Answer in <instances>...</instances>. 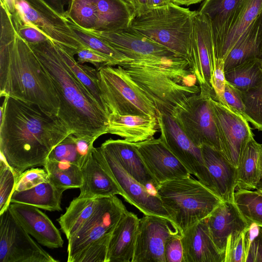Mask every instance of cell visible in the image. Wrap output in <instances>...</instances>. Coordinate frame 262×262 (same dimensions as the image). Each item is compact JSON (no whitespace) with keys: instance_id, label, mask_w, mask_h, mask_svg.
I'll return each mask as SVG.
<instances>
[{"instance_id":"cell-28","label":"cell","mask_w":262,"mask_h":262,"mask_svg":"<svg viewBox=\"0 0 262 262\" xmlns=\"http://www.w3.org/2000/svg\"><path fill=\"white\" fill-rule=\"evenodd\" d=\"M139 218L127 210L112 234L107 262H132Z\"/></svg>"},{"instance_id":"cell-55","label":"cell","mask_w":262,"mask_h":262,"mask_svg":"<svg viewBox=\"0 0 262 262\" xmlns=\"http://www.w3.org/2000/svg\"><path fill=\"white\" fill-rule=\"evenodd\" d=\"M132 9L135 15L137 11V3L136 0H124Z\"/></svg>"},{"instance_id":"cell-56","label":"cell","mask_w":262,"mask_h":262,"mask_svg":"<svg viewBox=\"0 0 262 262\" xmlns=\"http://www.w3.org/2000/svg\"><path fill=\"white\" fill-rule=\"evenodd\" d=\"M256 190L262 194V180L258 183Z\"/></svg>"},{"instance_id":"cell-41","label":"cell","mask_w":262,"mask_h":262,"mask_svg":"<svg viewBox=\"0 0 262 262\" xmlns=\"http://www.w3.org/2000/svg\"><path fill=\"white\" fill-rule=\"evenodd\" d=\"M17 178L14 171L1 156L0 159V214L6 210L15 190Z\"/></svg>"},{"instance_id":"cell-30","label":"cell","mask_w":262,"mask_h":262,"mask_svg":"<svg viewBox=\"0 0 262 262\" xmlns=\"http://www.w3.org/2000/svg\"><path fill=\"white\" fill-rule=\"evenodd\" d=\"M261 180L262 145L253 137L247 144L236 168V188L256 189Z\"/></svg>"},{"instance_id":"cell-22","label":"cell","mask_w":262,"mask_h":262,"mask_svg":"<svg viewBox=\"0 0 262 262\" xmlns=\"http://www.w3.org/2000/svg\"><path fill=\"white\" fill-rule=\"evenodd\" d=\"M206 220L214 244L224 256L229 235L236 232L247 231L251 225L234 201L222 202Z\"/></svg>"},{"instance_id":"cell-9","label":"cell","mask_w":262,"mask_h":262,"mask_svg":"<svg viewBox=\"0 0 262 262\" xmlns=\"http://www.w3.org/2000/svg\"><path fill=\"white\" fill-rule=\"evenodd\" d=\"M134 15L124 0H70L64 13L80 28L100 32L129 27Z\"/></svg>"},{"instance_id":"cell-4","label":"cell","mask_w":262,"mask_h":262,"mask_svg":"<svg viewBox=\"0 0 262 262\" xmlns=\"http://www.w3.org/2000/svg\"><path fill=\"white\" fill-rule=\"evenodd\" d=\"M159 113L172 115L187 98L198 94L197 78L184 56L156 57L120 63Z\"/></svg>"},{"instance_id":"cell-46","label":"cell","mask_w":262,"mask_h":262,"mask_svg":"<svg viewBox=\"0 0 262 262\" xmlns=\"http://www.w3.org/2000/svg\"><path fill=\"white\" fill-rule=\"evenodd\" d=\"M76 55L77 57V61L79 63H90L93 64L97 70L105 66H111V61L107 57L87 47L78 50Z\"/></svg>"},{"instance_id":"cell-20","label":"cell","mask_w":262,"mask_h":262,"mask_svg":"<svg viewBox=\"0 0 262 262\" xmlns=\"http://www.w3.org/2000/svg\"><path fill=\"white\" fill-rule=\"evenodd\" d=\"M9 208L21 227L37 242L48 248H61L63 240L50 219L34 206L13 203Z\"/></svg>"},{"instance_id":"cell-36","label":"cell","mask_w":262,"mask_h":262,"mask_svg":"<svg viewBox=\"0 0 262 262\" xmlns=\"http://www.w3.org/2000/svg\"><path fill=\"white\" fill-rule=\"evenodd\" d=\"M62 59L78 80L85 87L100 105L109 115L104 103L98 85V70L79 63L74 55L57 45Z\"/></svg>"},{"instance_id":"cell-48","label":"cell","mask_w":262,"mask_h":262,"mask_svg":"<svg viewBox=\"0 0 262 262\" xmlns=\"http://www.w3.org/2000/svg\"><path fill=\"white\" fill-rule=\"evenodd\" d=\"M211 83L215 95L214 99L223 103V94L226 83L223 60L216 61L212 71Z\"/></svg>"},{"instance_id":"cell-32","label":"cell","mask_w":262,"mask_h":262,"mask_svg":"<svg viewBox=\"0 0 262 262\" xmlns=\"http://www.w3.org/2000/svg\"><path fill=\"white\" fill-rule=\"evenodd\" d=\"M98 198L78 196L74 199L57 221L67 239L73 235L92 216L96 209Z\"/></svg>"},{"instance_id":"cell-3","label":"cell","mask_w":262,"mask_h":262,"mask_svg":"<svg viewBox=\"0 0 262 262\" xmlns=\"http://www.w3.org/2000/svg\"><path fill=\"white\" fill-rule=\"evenodd\" d=\"M29 45L52 79L60 100L57 117L72 135L94 144L108 134V114L64 62L57 44L49 39Z\"/></svg>"},{"instance_id":"cell-51","label":"cell","mask_w":262,"mask_h":262,"mask_svg":"<svg viewBox=\"0 0 262 262\" xmlns=\"http://www.w3.org/2000/svg\"><path fill=\"white\" fill-rule=\"evenodd\" d=\"M170 3V0H148V9L164 6Z\"/></svg>"},{"instance_id":"cell-57","label":"cell","mask_w":262,"mask_h":262,"mask_svg":"<svg viewBox=\"0 0 262 262\" xmlns=\"http://www.w3.org/2000/svg\"><path fill=\"white\" fill-rule=\"evenodd\" d=\"M260 59L262 60V53H261V55Z\"/></svg>"},{"instance_id":"cell-27","label":"cell","mask_w":262,"mask_h":262,"mask_svg":"<svg viewBox=\"0 0 262 262\" xmlns=\"http://www.w3.org/2000/svg\"><path fill=\"white\" fill-rule=\"evenodd\" d=\"M110 153L123 169L143 186L155 188L158 183L152 177L131 142L124 139L105 140L100 146Z\"/></svg>"},{"instance_id":"cell-7","label":"cell","mask_w":262,"mask_h":262,"mask_svg":"<svg viewBox=\"0 0 262 262\" xmlns=\"http://www.w3.org/2000/svg\"><path fill=\"white\" fill-rule=\"evenodd\" d=\"M196 13L170 3L135 14L130 27L187 58Z\"/></svg>"},{"instance_id":"cell-23","label":"cell","mask_w":262,"mask_h":262,"mask_svg":"<svg viewBox=\"0 0 262 262\" xmlns=\"http://www.w3.org/2000/svg\"><path fill=\"white\" fill-rule=\"evenodd\" d=\"M180 234L183 262H224L225 256L214 244L206 219Z\"/></svg>"},{"instance_id":"cell-49","label":"cell","mask_w":262,"mask_h":262,"mask_svg":"<svg viewBox=\"0 0 262 262\" xmlns=\"http://www.w3.org/2000/svg\"><path fill=\"white\" fill-rule=\"evenodd\" d=\"M224 103L244 116V105L238 90L226 81L223 94Z\"/></svg>"},{"instance_id":"cell-43","label":"cell","mask_w":262,"mask_h":262,"mask_svg":"<svg viewBox=\"0 0 262 262\" xmlns=\"http://www.w3.org/2000/svg\"><path fill=\"white\" fill-rule=\"evenodd\" d=\"M245 237L246 262H262V227L251 224Z\"/></svg>"},{"instance_id":"cell-45","label":"cell","mask_w":262,"mask_h":262,"mask_svg":"<svg viewBox=\"0 0 262 262\" xmlns=\"http://www.w3.org/2000/svg\"><path fill=\"white\" fill-rule=\"evenodd\" d=\"M13 21L18 34L29 45L37 44L50 39L46 35L35 27L13 19Z\"/></svg>"},{"instance_id":"cell-52","label":"cell","mask_w":262,"mask_h":262,"mask_svg":"<svg viewBox=\"0 0 262 262\" xmlns=\"http://www.w3.org/2000/svg\"><path fill=\"white\" fill-rule=\"evenodd\" d=\"M136 1L137 3V11L136 14L148 9V0Z\"/></svg>"},{"instance_id":"cell-25","label":"cell","mask_w":262,"mask_h":262,"mask_svg":"<svg viewBox=\"0 0 262 262\" xmlns=\"http://www.w3.org/2000/svg\"><path fill=\"white\" fill-rule=\"evenodd\" d=\"M92 148L85 162L81 168L83 182L79 188L80 194L78 196L94 199L121 195L118 185L94 156Z\"/></svg>"},{"instance_id":"cell-15","label":"cell","mask_w":262,"mask_h":262,"mask_svg":"<svg viewBox=\"0 0 262 262\" xmlns=\"http://www.w3.org/2000/svg\"><path fill=\"white\" fill-rule=\"evenodd\" d=\"M160 138L190 174L212 190L211 182L201 148L196 146L183 132L172 117L159 113L157 116Z\"/></svg>"},{"instance_id":"cell-5","label":"cell","mask_w":262,"mask_h":262,"mask_svg":"<svg viewBox=\"0 0 262 262\" xmlns=\"http://www.w3.org/2000/svg\"><path fill=\"white\" fill-rule=\"evenodd\" d=\"M116 195L98 198L92 216L68 241V262H107L113 232L127 211Z\"/></svg>"},{"instance_id":"cell-53","label":"cell","mask_w":262,"mask_h":262,"mask_svg":"<svg viewBox=\"0 0 262 262\" xmlns=\"http://www.w3.org/2000/svg\"><path fill=\"white\" fill-rule=\"evenodd\" d=\"M171 3H173L178 5H185L189 6L193 4H195L202 2L204 0H170Z\"/></svg>"},{"instance_id":"cell-29","label":"cell","mask_w":262,"mask_h":262,"mask_svg":"<svg viewBox=\"0 0 262 262\" xmlns=\"http://www.w3.org/2000/svg\"><path fill=\"white\" fill-rule=\"evenodd\" d=\"M261 53L262 13L244 33L224 59V72L247 60L260 58Z\"/></svg>"},{"instance_id":"cell-13","label":"cell","mask_w":262,"mask_h":262,"mask_svg":"<svg viewBox=\"0 0 262 262\" xmlns=\"http://www.w3.org/2000/svg\"><path fill=\"white\" fill-rule=\"evenodd\" d=\"M209 102L222 153L237 168L247 144L254 137L249 122L241 114L211 96Z\"/></svg>"},{"instance_id":"cell-17","label":"cell","mask_w":262,"mask_h":262,"mask_svg":"<svg viewBox=\"0 0 262 262\" xmlns=\"http://www.w3.org/2000/svg\"><path fill=\"white\" fill-rule=\"evenodd\" d=\"M179 233L167 219L144 215L139 219L132 262H166V242Z\"/></svg>"},{"instance_id":"cell-39","label":"cell","mask_w":262,"mask_h":262,"mask_svg":"<svg viewBox=\"0 0 262 262\" xmlns=\"http://www.w3.org/2000/svg\"><path fill=\"white\" fill-rule=\"evenodd\" d=\"M244 105V116L255 129L262 131V85L247 92H239Z\"/></svg>"},{"instance_id":"cell-18","label":"cell","mask_w":262,"mask_h":262,"mask_svg":"<svg viewBox=\"0 0 262 262\" xmlns=\"http://www.w3.org/2000/svg\"><path fill=\"white\" fill-rule=\"evenodd\" d=\"M87 31L103 39L128 60L183 56L140 33L130 26L113 32Z\"/></svg>"},{"instance_id":"cell-34","label":"cell","mask_w":262,"mask_h":262,"mask_svg":"<svg viewBox=\"0 0 262 262\" xmlns=\"http://www.w3.org/2000/svg\"><path fill=\"white\" fill-rule=\"evenodd\" d=\"M262 13V0H248L223 43L219 60H224L244 33Z\"/></svg>"},{"instance_id":"cell-12","label":"cell","mask_w":262,"mask_h":262,"mask_svg":"<svg viewBox=\"0 0 262 262\" xmlns=\"http://www.w3.org/2000/svg\"><path fill=\"white\" fill-rule=\"evenodd\" d=\"M92 152L118 185L121 196L127 202L134 206L144 215L165 218L175 226L173 219L156 194L150 192L147 187L132 177L105 149L101 146H93Z\"/></svg>"},{"instance_id":"cell-19","label":"cell","mask_w":262,"mask_h":262,"mask_svg":"<svg viewBox=\"0 0 262 262\" xmlns=\"http://www.w3.org/2000/svg\"><path fill=\"white\" fill-rule=\"evenodd\" d=\"M132 143L158 185L190 176L188 170L160 137Z\"/></svg>"},{"instance_id":"cell-8","label":"cell","mask_w":262,"mask_h":262,"mask_svg":"<svg viewBox=\"0 0 262 262\" xmlns=\"http://www.w3.org/2000/svg\"><path fill=\"white\" fill-rule=\"evenodd\" d=\"M101 97L109 114L157 117L159 113L149 99L120 66L98 70Z\"/></svg>"},{"instance_id":"cell-11","label":"cell","mask_w":262,"mask_h":262,"mask_svg":"<svg viewBox=\"0 0 262 262\" xmlns=\"http://www.w3.org/2000/svg\"><path fill=\"white\" fill-rule=\"evenodd\" d=\"M210 93L201 90L199 94L187 98L177 106L171 116L196 146L201 148L207 145L222 153L210 105Z\"/></svg>"},{"instance_id":"cell-47","label":"cell","mask_w":262,"mask_h":262,"mask_svg":"<svg viewBox=\"0 0 262 262\" xmlns=\"http://www.w3.org/2000/svg\"><path fill=\"white\" fill-rule=\"evenodd\" d=\"M166 262H183V248L180 233L168 239L165 245Z\"/></svg>"},{"instance_id":"cell-10","label":"cell","mask_w":262,"mask_h":262,"mask_svg":"<svg viewBox=\"0 0 262 262\" xmlns=\"http://www.w3.org/2000/svg\"><path fill=\"white\" fill-rule=\"evenodd\" d=\"M14 20L35 27L73 55L86 47L73 31L68 19L46 0H15Z\"/></svg>"},{"instance_id":"cell-26","label":"cell","mask_w":262,"mask_h":262,"mask_svg":"<svg viewBox=\"0 0 262 262\" xmlns=\"http://www.w3.org/2000/svg\"><path fill=\"white\" fill-rule=\"evenodd\" d=\"M107 133L136 143L153 138L159 131L157 117L110 114Z\"/></svg>"},{"instance_id":"cell-50","label":"cell","mask_w":262,"mask_h":262,"mask_svg":"<svg viewBox=\"0 0 262 262\" xmlns=\"http://www.w3.org/2000/svg\"><path fill=\"white\" fill-rule=\"evenodd\" d=\"M58 12L64 15L65 10L64 6L68 4L70 0H46Z\"/></svg>"},{"instance_id":"cell-42","label":"cell","mask_w":262,"mask_h":262,"mask_svg":"<svg viewBox=\"0 0 262 262\" xmlns=\"http://www.w3.org/2000/svg\"><path fill=\"white\" fill-rule=\"evenodd\" d=\"M246 232H236L228 237L224 262H246Z\"/></svg>"},{"instance_id":"cell-6","label":"cell","mask_w":262,"mask_h":262,"mask_svg":"<svg viewBox=\"0 0 262 262\" xmlns=\"http://www.w3.org/2000/svg\"><path fill=\"white\" fill-rule=\"evenodd\" d=\"M155 190L180 233L207 218L224 202L191 176L159 184Z\"/></svg>"},{"instance_id":"cell-58","label":"cell","mask_w":262,"mask_h":262,"mask_svg":"<svg viewBox=\"0 0 262 262\" xmlns=\"http://www.w3.org/2000/svg\"><path fill=\"white\" fill-rule=\"evenodd\" d=\"M261 145H262V144H261Z\"/></svg>"},{"instance_id":"cell-14","label":"cell","mask_w":262,"mask_h":262,"mask_svg":"<svg viewBox=\"0 0 262 262\" xmlns=\"http://www.w3.org/2000/svg\"><path fill=\"white\" fill-rule=\"evenodd\" d=\"M21 227L9 208L0 214V262H57Z\"/></svg>"},{"instance_id":"cell-35","label":"cell","mask_w":262,"mask_h":262,"mask_svg":"<svg viewBox=\"0 0 262 262\" xmlns=\"http://www.w3.org/2000/svg\"><path fill=\"white\" fill-rule=\"evenodd\" d=\"M43 167L48 173L49 182L57 188L64 190L79 188L82 184L81 169L77 165L47 159Z\"/></svg>"},{"instance_id":"cell-38","label":"cell","mask_w":262,"mask_h":262,"mask_svg":"<svg viewBox=\"0 0 262 262\" xmlns=\"http://www.w3.org/2000/svg\"><path fill=\"white\" fill-rule=\"evenodd\" d=\"M68 22L83 45L107 57L111 61V66H118L122 62L128 60L103 39L80 28L69 19Z\"/></svg>"},{"instance_id":"cell-31","label":"cell","mask_w":262,"mask_h":262,"mask_svg":"<svg viewBox=\"0 0 262 262\" xmlns=\"http://www.w3.org/2000/svg\"><path fill=\"white\" fill-rule=\"evenodd\" d=\"M64 191L49 181L30 189L14 191L10 202L28 204L49 211H60L62 210L61 202Z\"/></svg>"},{"instance_id":"cell-33","label":"cell","mask_w":262,"mask_h":262,"mask_svg":"<svg viewBox=\"0 0 262 262\" xmlns=\"http://www.w3.org/2000/svg\"><path fill=\"white\" fill-rule=\"evenodd\" d=\"M226 81L239 92H247L262 85V60L255 58L225 71Z\"/></svg>"},{"instance_id":"cell-37","label":"cell","mask_w":262,"mask_h":262,"mask_svg":"<svg viewBox=\"0 0 262 262\" xmlns=\"http://www.w3.org/2000/svg\"><path fill=\"white\" fill-rule=\"evenodd\" d=\"M234 202L249 223L262 227V194L257 190L236 188Z\"/></svg>"},{"instance_id":"cell-2","label":"cell","mask_w":262,"mask_h":262,"mask_svg":"<svg viewBox=\"0 0 262 262\" xmlns=\"http://www.w3.org/2000/svg\"><path fill=\"white\" fill-rule=\"evenodd\" d=\"M0 96L35 104L58 116L60 100L52 79L34 52L17 33L12 14L1 2Z\"/></svg>"},{"instance_id":"cell-24","label":"cell","mask_w":262,"mask_h":262,"mask_svg":"<svg viewBox=\"0 0 262 262\" xmlns=\"http://www.w3.org/2000/svg\"><path fill=\"white\" fill-rule=\"evenodd\" d=\"M201 148L212 191L224 202L233 201L236 189V168L220 151L207 145Z\"/></svg>"},{"instance_id":"cell-54","label":"cell","mask_w":262,"mask_h":262,"mask_svg":"<svg viewBox=\"0 0 262 262\" xmlns=\"http://www.w3.org/2000/svg\"><path fill=\"white\" fill-rule=\"evenodd\" d=\"M4 3L10 13L13 15L15 12V0H1Z\"/></svg>"},{"instance_id":"cell-44","label":"cell","mask_w":262,"mask_h":262,"mask_svg":"<svg viewBox=\"0 0 262 262\" xmlns=\"http://www.w3.org/2000/svg\"><path fill=\"white\" fill-rule=\"evenodd\" d=\"M46 169L32 167L22 172L17 179L15 190L21 191L32 188L45 182H49Z\"/></svg>"},{"instance_id":"cell-21","label":"cell","mask_w":262,"mask_h":262,"mask_svg":"<svg viewBox=\"0 0 262 262\" xmlns=\"http://www.w3.org/2000/svg\"><path fill=\"white\" fill-rule=\"evenodd\" d=\"M248 0H204L197 11L208 18L215 61L219 60L224 41Z\"/></svg>"},{"instance_id":"cell-16","label":"cell","mask_w":262,"mask_h":262,"mask_svg":"<svg viewBox=\"0 0 262 262\" xmlns=\"http://www.w3.org/2000/svg\"><path fill=\"white\" fill-rule=\"evenodd\" d=\"M187 59L201 90L210 93L215 99L211 83L215 63L212 31L208 17L197 11L193 19L192 40Z\"/></svg>"},{"instance_id":"cell-1","label":"cell","mask_w":262,"mask_h":262,"mask_svg":"<svg viewBox=\"0 0 262 262\" xmlns=\"http://www.w3.org/2000/svg\"><path fill=\"white\" fill-rule=\"evenodd\" d=\"M1 156L17 179L26 170L43 166L51 151L72 132L58 117L10 97L1 106Z\"/></svg>"},{"instance_id":"cell-40","label":"cell","mask_w":262,"mask_h":262,"mask_svg":"<svg viewBox=\"0 0 262 262\" xmlns=\"http://www.w3.org/2000/svg\"><path fill=\"white\" fill-rule=\"evenodd\" d=\"M48 159L71 163L81 168L87 159H84L79 154L75 137L71 134L51 151Z\"/></svg>"}]
</instances>
